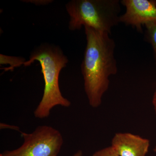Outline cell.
<instances>
[{"label":"cell","instance_id":"5","mask_svg":"<svg viewBox=\"0 0 156 156\" xmlns=\"http://www.w3.org/2000/svg\"><path fill=\"white\" fill-rule=\"evenodd\" d=\"M121 3L126 7V11L120 15V23L131 26L142 33L143 26L156 21V1L122 0Z\"/></svg>","mask_w":156,"mask_h":156},{"label":"cell","instance_id":"6","mask_svg":"<svg viewBox=\"0 0 156 156\" xmlns=\"http://www.w3.org/2000/svg\"><path fill=\"white\" fill-rule=\"evenodd\" d=\"M150 142L147 138L128 132L115 134L111 146L120 156H146Z\"/></svg>","mask_w":156,"mask_h":156},{"label":"cell","instance_id":"3","mask_svg":"<svg viewBox=\"0 0 156 156\" xmlns=\"http://www.w3.org/2000/svg\"><path fill=\"white\" fill-rule=\"evenodd\" d=\"M121 1L119 0H72L66 5L69 16V30L89 27L111 34L119 23Z\"/></svg>","mask_w":156,"mask_h":156},{"label":"cell","instance_id":"11","mask_svg":"<svg viewBox=\"0 0 156 156\" xmlns=\"http://www.w3.org/2000/svg\"><path fill=\"white\" fill-rule=\"evenodd\" d=\"M152 105L153 106L154 111L156 115V89L154 92L152 98Z\"/></svg>","mask_w":156,"mask_h":156},{"label":"cell","instance_id":"10","mask_svg":"<svg viewBox=\"0 0 156 156\" xmlns=\"http://www.w3.org/2000/svg\"><path fill=\"white\" fill-rule=\"evenodd\" d=\"M24 2L31 3L37 6L46 5L53 2L52 0H23Z\"/></svg>","mask_w":156,"mask_h":156},{"label":"cell","instance_id":"13","mask_svg":"<svg viewBox=\"0 0 156 156\" xmlns=\"http://www.w3.org/2000/svg\"><path fill=\"white\" fill-rule=\"evenodd\" d=\"M154 151L156 153V144L154 148Z\"/></svg>","mask_w":156,"mask_h":156},{"label":"cell","instance_id":"7","mask_svg":"<svg viewBox=\"0 0 156 156\" xmlns=\"http://www.w3.org/2000/svg\"><path fill=\"white\" fill-rule=\"evenodd\" d=\"M25 58L21 56H7L4 54H0V64L9 65V67L4 68L5 71H13L15 68L20 67L24 65L26 62Z\"/></svg>","mask_w":156,"mask_h":156},{"label":"cell","instance_id":"4","mask_svg":"<svg viewBox=\"0 0 156 156\" xmlns=\"http://www.w3.org/2000/svg\"><path fill=\"white\" fill-rule=\"evenodd\" d=\"M20 133L24 140L22 145L0 156H58L63 143L61 133L51 126H39L30 134Z\"/></svg>","mask_w":156,"mask_h":156},{"label":"cell","instance_id":"9","mask_svg":"<svg viewBox=\"0 0 156 156\" xmlns=\"http://www.w3.org/2000/svg\"><path fill=\"white\" fill-rule=\"evenodd\" d=\"M92 156H120L111 146L95 151Z\"/></svg>","mask_w":156,"mask_h":156},{"label":"cell","instance_id":"8","mask_svg":"<svg viewBox=\"0 0 156 156\" xmlns=\"http://www.w3.org/2000/svg\"><path fill=\"white\" fill-rule=\"evenodd\" d=\"M146 40L151 45L153 49L156 64V21L149 22L145 25Z\"/></svg>","mask_w":156,"mask_h":156},{"label":"cell","instance_id":"12","mask_svg":"<svg viewBox=\"0 0 156 156\" xmlns=\"http://www.w3.org/2000/svg\"><path fill=\"white\" fill-rule=\"evenodd\" d=\"M83 151L81 150H79L76 153L74 154L72 156H83Z\"/></svg>","mask_w":156,"mask_h":156},{"label":"cell","instance_id":"2","mask_svg":"<svg viewBox=\"0 0 156 156\" xmlns=\"http://www.w3.org/2000/svg\"><path fill=\"white\" fill-rule=\"evenodd\" d=\"M40 62L44 76V88L43 97L34 111L35 118H48L54 107L60 105L68 108L71 103L62 94L58 84L59 74L66 66L69 60L62 50L56 45L42 44L31 53L24 66H30L35 61Z\"/></svg>","mask_w":156,"mask_h":156},{"label":"cell","instance_id":"1","mask_svg":"<svg viewBox=\"0 0 156 156\" xmlns=\"http://www.w3.org/2000/svg\"><path fill=\"white\" fill-rule=\"evenodd\" d=\"M84 28L87 42L81 72L89 105L97 108L108 90L110 77L118 73L115 43L109 34L89 27Z\"/></svg>","mask_w":156,"mask_h":156}]
</instances>
